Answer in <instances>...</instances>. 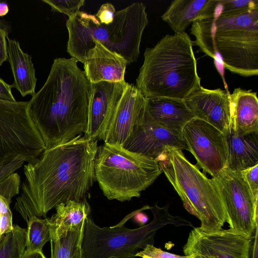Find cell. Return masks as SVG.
<instances>
[{
  "label": "cell",
  "mask_w": 258,
  "mask_h": 258,
  "mask_svg": "<svg viewBox=\"0 0 258 258\" xmlns=\"http://www.w3.org/2000/svg\"><path fill=\"white\" fill-rule=\"evenodd\" d=\"M97 140L79 135L46 148L34 162L24 165L25 178L14 209L27 223L46 217L57 205L86 200L95 179Z\"/></svg>",
  "instance_id": "6da1fadb"
},
{
  "label": "cell",
  "mask_w": 258,
  "mask_h": 258,
  "mask_svg": "<svg viewBox=\"0 0 258 258\" xmlns=\"http://www.w3.org/2000/svg\"><path fill=\"white\" fill-rule=\"evenodd\" d=\"M77 63L74 57L55 58L45 83L29 101L46 148L86 131L92 86Z\"/></svg>",
  "instance_id": "7a4b0ae2"
},
{
  "label": "cell",
  "mask_w": 258,
  "mask_h": 258,
  "mask_svg": "<svg viewBox=\"0 0 258 258\" xmlns=\"http://www.w3.org/2000/svg\"><path fill=\"white\" fill-rule=\"evenodd\" d=\"M193 45L224 67L243 77L258 75V5L248 11L222 14L217 0L191 23Z\"/></svg>",
  "instance_id": "3957f363"
},
{
  "label": "cell",
  "mask_w": 258,
  "mask_h": 258,
  "mask_svg": "<svg viewBox=\"0 0 258 258\" xmlns=\"http://www.w3.org/2000/svg\"><path fill=\"white\" fill-rule=\"evenodd\" d=\"M192 45L184 32L166 35L146 48L136 85L145 98L184 100L201 86Z\"/></svg>",
  "instance_id": "277c9868"
},
{
  "label": "cell",
  "mask_w": 258,
  "mask_h": 258,
  "mask_svg": "<svg viewBox=\"0 0 258 258\" xmlns=\"http://www.w3.org/2000/svg\"><path fill=\"white\" fill-rule=\"evenodd\" d=\"M148 23L146 6L142 2L115 12L113 21L108 25L101 24L94 15L80 11L66 22L67 51L83 63L88 51L98 41L130 64L138 59L142 34Z\"/></svg>",
  "instance_id": "5b68a950"
},
{
  "label": "cell",
  "mask_w": 258,
  "mask_h": 258,
  "mask_svg": "<svg viewBox=\"0 0 258 258\" xmlns=\"http://www.w3.org/2000/svg\"><path fill=\"white\" fill-rule=\"evenodd\" d=\"M157 160L184 208L200 220V227L208 231L222 229L226 216L212 178H209L177 148L167 146Z\"/></svg>",
  "instance_id": "8992f818"
},
{
  "label": "cell",
  "mask_w": 258,
  "mask_h": 258,
  "mask_svg": "<svg viewBox=\"0 0 258 258\" xmlns=\"http://www.w3.org/2000/svg\"><path fill=\"white\" fill-rule=\"evenodd\" d=\"M94 170L104 196L121 202L140 197L162 172L157 160L105 143L98 148Z\"/></svg>",
  "instance_id": "52a82bcc"
},
{
  "label": "cell",
  "mask_w": 258,
  "mask_h": 258,
  "mask_svg": "<svg viewBox=\"0 0 258 258\" xmlns=\"http://www.w3.org/2000/svg\"><path fill=\"white\" fill-rule=\"evenodd\" d=\"M32 120L28 101L0 100V182L46 150Z\"/></svg>",
  "instance_id": "ba28073f"
},
{
  "label": "cell",
  "mask_w": 258,
  "mask_h": 258,
  "mask_svg": "<svg viewBox=\"0 0 258 258\" xmlns=\"http://www.w3.org/2000/svg\"><path fill=\"white\" fill-rule=\"evenodd\" d=\"M150 209L154 216L153 221L136 229L123 225L101 227L88 216L81 246L82 258H135L139 249L153 244L157 230L173 217L166 206L155 204Z\"/></svg>",
  "instance_id": "9c48e42d"
},
{
  "label": "cell",
  "mask_w": 258,
  "mask_h": 258,
  "mask_svg": "<svg viewBox=\"0 0 258 258\" xmlns=\"http://www.w3.org/2000/svg\"><path fill=\"white\" fill-rule=\"evenodd\" d=\"M212 179L218 189L229 228L247 236L257 230L258 198H254L241 172L227 167Z\"/></svg>",
  "instance_id": "30bf717a"
},
{
  "label": "cell",
  "mask_w": 258,
  "mask_h": 258,
  "mask_svg": "<svg viewBox=\"0 0 258 258\" xmlns=\"http://www.w3.org/2000/svg\"><path fill=\"white\" fill-rule=\"evenodd\" d=\"M181 136L197 165L212 177L227 166V136L207 122L195 118L183 127Z\"/></svg>",
  "instance_id": "8fae6325"
},
{
  "label": "cell",
  "mask_w": 258,
  "mask_h": 258,
  "mask_svg": "<svg viewBox=\"0 0 258 258\" xmlns=\"http://www.w3.org/2000/svg\"><path fill=\"white\" fill-rule=\"evenodd\" d=\"M253 238L230 228L208 231L196 227L183 250L187 258H249Z\"/></svg>",
  "instance_id": "7c38bea8"
},
{
  "label": "cell",
  "mask_w": 258,
  "mask_h": 258,
  "mask_svg": "<svg viewBox=\"0 0 258 258\" xmlns=\"http://www.w3.org/2000/svg\"><path fill=\"white\" fill-rule=\"evenodd\" d=\"M145 110L146 98L135 85L128 84L111 117L104 143L123 147L141 122Z\"/></svg>",
  "instance_id": "4fadbf2b"
},
{
  "label": "cell",
  "mask_w": 258,
  "mask_h": 258,
  "mask_svg": "<svg viewBox=\"0 0 258 258\" xmlns=\"http://www.w3.org/2000/svg\"><path fill=\"white\" fill-rule=\"evenodd\" d=\"M184 101L196 118L207 122L226 136L234 130L232 105L228 91L201 86Z\"/></svg>",
  "instance_id": "5bb4252c"
},
{
  "label": "cell",
  "mask_w": 258,
  "mask_h": 258,
  "mask_svg": "<svg viewBox=\"0 0 258 258\" xmlns=\"http://www.w3.org/2000/svg\"><path fill=\"white\" fill-rule=\"evenodd\" d=\"M128 83L100 82L91 83L87 127L84 135L94 140H103L114 111Z\"/></svg>",
  "instance_id": "9a60e30c"
},
{
  "label": "cell",
  "mask_w": 258,
  "mask_h": 258,
  "mask_svg": "<svg viewBox=\"0 0 258 258\" xmlns=\"http://www.w3.org/2000/svg\"><path fill=\"white\" fill-rule=\"evenodd\" d=\"M167 146L187 150L182 136L155 121L146 106L143 118L123 148L157 160Z\"/></svg>",
  "instance_id": "2e32d148"
},
{
  "label": "cell",
  "mask_w": 258,
  "mask_h": 258,
  "mask_svg": "<svg viewBox=\"0 0 258 258\" xmlns=\"http://www.w3.org/2000/svg\"><path fill=\"white\" fill-rule=\"evenodd\" d=\"M89 50L83 63L84 72L91 83L100 82H122L127 61L116 52L112 51L98 41Z\"/></svg>",
  "instance_id": "e0dca14e"
},
{
  "label": "cell",
  "mask_w": 258,
  "mask_h": 258,
  "mask_svg": "<svg viewBox=\"0 0 258 258\" xmlns=\"http://www.w3.org/2000/svg\"><path fill=\"white\" fill-rule=\"evenodd\" d=\"M146 106L155 121L181 136L184 126L196 118L183 100L164 97L146 98Z\"/></svg>",
  "instance_id": "ac0fdd59"
},
{
  "label": "cell",
  "mask_w": 258,
  "mask_h": 258,
  "mask_svg": "<svg viewBox=\"0 0 258 258\" xmlns=\"http://www.w3.org/2000/svg\"><path fill=\"white\" fill-rule=\"evenodd\" d=\"M7 59L13 73L14 81L12 88H16L23 97L33 96L37 82L32 56L24 52L19 42L7 37Z\"/></svg>",
  "instance_id": "d6986e66"
},
{
  "label": "cell",
  "mask_w": 258,
  "mask_h": 258,
  "mask_svg": "<svg viewBox=\"0 0 258 258\" xmlns=\"http://www.w3.org/2000/svg\"><path fill=\"white\" fill-rule=\"evenodd\" d=\"M49 219L51 239L64 238L77 229L89 216L91 208L87 200L69 201L57 205Z\"/></svg>",
  "instance_id": "ffe728a7"
},
{
  "label": "cell",
  "mask_w": 258,
  "mask_h": 258,
  "mask_svg": "<svg viewBox=\"0 0 258 258\" xmlns=\"http://www.w3.org/2000/svg\"><path fill=\"white\" fill-rule=\"evenodd\" d=\"M227 136L226 167L241 171L258 164V133L241 134L232 130Z\"/></svg>",
  "instance_id": "44dd1931"
},
{
  "label": "cell",
  "mask_w": 258,
  "mask_h": 258,
  "mask_svg": "<svg viewBox=\"0 0 258 258\" xmlns=\"http://www.w3.org/2000/svg\"><path fill=\"white\" fill-rule=\"evenodd\" d=\"M234 130L238 134L258 133V99L251 90L235 88L230 94Z\"/></svg>",
  "instance_id": "7402d4cb"
},
{
  "label": "cell",
  "mask_w": 258,
  "mask_h": 258,
  "mask_svg": "<svg viewBox=\"0 0 258 258\" xmlns=\"http://www.w3.org/2000/svg\"><path fill=\"white\" fill-rule=\"evenodd\" d=\"M211 2V0H174L161 17L175 33H183L189 24L205 13Z\"/></svg>",
  "instance_id": "603a6c76"
},
{
  "label": "cell",
  "mask_w": 258,
  "mask_h": 258,
  "mask_svg": "<svg viewBox=\"0 0 258 258\" xmlns=\"http://www.w3.org/2000/svg\"><path fill=\"white\" fill-rule=\"evenodd\" d=\"M26 223L27 228L25 252H42L44 245L51 239L49 219L33 216Z\"/></svg>",
  "instance_id": "cb8c5ba5"
},
{
  "label": "cell",
  "mask_w": 258,
  "mask_h": 258,
  "mask_svg": "<svg viewBox=\"0 0 258 258\" xmlns=\"http://www.w3.org/2000/svg\"><path fill=\"white\" fill-rule=\"evenodd\" d=\"M26 245V229L14 225L13 230L2 237L0 258H22Z\"/></svg>",
  "instance_id": "d4e9b609"
},
{
  "label": "cell",
  "mask_w": 258,
  "mask_h": 258,
  "mask_svg": "<svg viewBox=\"0 0 258 258\" xmlns=\"http://www.w3.org/2000/svg\"><path fill=\"white\" fill-rule=\"evenodd\" d=\"M85 221L66 237L50 239L51 258H73L81 245Z\"/></svg>",
  "instance_id": "484cf974"
},
{
  "label": "cell",
  "mask_w": 258,
  "mask_h": 258,
  "mask_svg": "<svg viewBox=\"0 0 258 258\" xmlns=\"http://www.w3.org/2000/svg\"><path fill=\"white\" fill-rule=\"evenodd\" d=\"M48 5L51 10L63 13L70 18L80 11L84 4L85 0H42Z\"/></svg>",
  "instance_id": "4316f807"
},
{
  "label": "cell",
  "mask_w": 258,
  "mask_h": 258,
  "mask_svg": "<svg viewBox=\"0 0 258 258\" xmlns=\"http://www.w3.org/2000/svg\"><path fill=\"white\" fill-rule=\"evenodd\" d=\"M20 176L15 172L0 182V196L10 204L12 198L20 193Z\"/></svg>",
  "instance_id": "83f0119b"
},
{
  "label": "cell",
  "mask_w": 258,
  "mask_h": 258,
  "mask_svg": "<svg viewBox=\"0 0 258 258\" xmlns=\"http://www.w3.org/2000/svg\"><path fill=\"white\" fill-rule=\"evenodd\" d=\"M142 258H187L186 256H180L155 247L153 244H147L143 250L139 251L136 257Z\"/></svg>",
  "instance_id": "f1b7e54d"
},
{
  "label": "cell",
  "mask_w": 258,
  "mask_h": 258,
  "mask_svg": "<svg viewBox=\"0 0 258 258\" xmlns=\"http://www.w3.org/2000/svg\"><path fill=\"white\" fill-rule=\"evenodd\" d=\"M254 198H258V164L241 171Z\"/></svg>",
  "instance_id": "f546056e"
},
{
  "label": "cell",
  "mask_w": 258,
  "mask_h": 258,
  "mask_svg": "<svg viewBox=\"0 0 258 258\" xmlns=\"http://www.w3.org/2000/svg\"><path fill=\"white\" fill-rule=\"evenodd\" d=\"M115 13L113 5L107 3L101 6L95 16L101 24L108 25L113 21Z\"/></svg>",
  "instance_id": "4dcf8cb0"
},
{
  "label": "cell",
  "mask_w": 258,
  "mask_h": 258,
  "mask_svg": "<svg viewBox=\"0 0 258 258\" xmlns=\"http://www.w3.org/2000/svg\"><path fill=\"white\" fill-rule=\"evenodd\" d=\"M7 32L0 24V66L7 59Z\"/></svg>",
  "instance_id": "1f68e13d"
},
{
  "label": "cell",
  "mask_w": 258,
  "mask_h": 258,
  "mask_svg": "<svg viewBox=\"0 0 258 258\" xmlns=\"http://www.w3.org/2000/svg\"><path fill=\"white\" fill-rule=\"evenodd\" d=\"M12 85L0 78V100L14 101L16 99L12 92Z\"/></svg>",
  "instance_id": "d6a6232c"
},
{
  "label": "cell",
  "mask_w": 258,
  "mask_h": 258,
  "mask_svg": "<svg viewBox=\"0 0 258 258\" xmlns=\"http://www.w3.org/2000/svg\"><path fill=\"white\" fill-rule=\"evenodd\" d=\"M22 258H46L43 252H33L24 253Z\"/></svg>",
  "instance_id": "836d02e7"
},
{
  "label": "cell",
  "mask_w": 258,
  "mask_h": 258,
  "mask_svg": "<svg viewBox=\"0 0 258 258\" xmlns=\"http://www.w3.org/2000/svg\"><path fill=\"white\" fill-rule=\"evenodd\" d=\"M135 216V221L141 225L145 224L148 221V217L144 214L140 213H137Z\"/></svg>",
  "instance_id": "e575fe53"
},
{
  "label": "cell",
  "mask_w": 258,
  "mask_h": 258,
  "mask_svg": "<svg viewBox=\"0 0 258 258\" xmlns=\"http://www.w3.org/2000/svg\"><path fill=\"white\" fill-rule=\"evenodd\" d=\"M9 9L7 3L0 2V17L5 16L8 12Z\"/></svg>",
  "instance_id": "d590c367"
},
{
  "label": "cell",
  "mask_w": 258,
  "mask_h": 258,
  "mask_svg": "<svg viewBox=\"0 0 258 258\" xmlns=\"http://www.w3.org/2000/svg\"><path fill=\"white\" fill-rule=\"evenodd\" d=\"M73 258H82L81 246L78 248V250L77 251L75 254L73 256Z\"/></svg>",
  "instance_id": "8d00e7d4"
},
{
  "label": "cell",
  "mask_w": 258,
  "mask_h": 258,
  "mask_svg": "<svg viewBox=\"0 0 258 258\" xmlns=\"http://www.w3.org/2000/svg\"><path fill=\"white\" fill-rule=\"evenodd\" d=\"M1 238H2V237H1V238H0V243H1Z\"/></svg>",
  "instance_id": "74e56055"
}]
</instances>
